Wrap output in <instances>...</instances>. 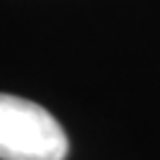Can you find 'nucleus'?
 Instances as JSON below:
<instances>
[{"label": "nucleus", "mask_w": 160, "mask_h": 160, "mask_svg": "<svg viewBox=\"0 0 160 160\" xmlns=\"http://www.w3.org/2000/svg\"><path fill=\"white\" fill-rule=\"evenodd\" d=\"M67 134L46 108L0 93V160H65Z\"/></svg>", "instance_id": "obj_1"}]
</instances>
